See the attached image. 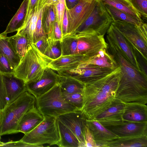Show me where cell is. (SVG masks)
Here are the masks:
<instances>
[{
  "instance_id": "f6af8a7d",
  "label": "cell",
  "mask_w": 147,
  "mask_h": 147,
  "mask_svg": "<svg viewBox=\"0 0 147 147\" xmlns=\"http://www.w3.org/2000/svg\"><path fill=\"white\" fill-rule=\"evenodd\" d=\"M59 0H46L42 6V7L55 5Z\"/></svg>"
},
{
  "instance_id": "4dcf8cb0",
  "label": "cell",
  "mask_w": 147,
  "mask_h": 147,
  "mask_svg": "<svg viewBox=\"0 0 147 147\" xmlns=\"http://www.w3.org/2000/svg\"><path fill=\"white\" fill-rule=\"evenodd\" d=\"M62 93L66 101L78 110H81L83 102V93Z\"/></svg>"
},
{
  "instance_id": "f546056e",
  "label": "cell",
  "mask_w": 147,
  "mask_h": 147,
  "mask_svg": "<svg viewBox=\"0 0 147 147\" xmlns=\"http://www.w3.org/2000/svg\"><path fill=\"white\" fill-rule=\"evenodd\" d=\"M125 104L116 98L106 109L97 115L93 119L98 120L123 113Z\"/></svg>"
},
{
  "instance_id": "83f0119b",
  "label": "cell",
  "mask_w": 147,
  "mask_h": 147,
  "mask_svg": "<svg viewBox=\"0 0 147 147\" xmlns=\"http://www.w3.org/2000/svg\"><path fill=\"white\" fill-rule=\"evenodd\" d=\"M8 38L14 51L21 59L31 44L30 40L25 35L17 34Z\"/></svg>"
},
{
  "instance_id": "7402d4cb",
  "label": "cell",
  "mask_w": 147,
  "mask_h": 147,
  "mask_svg": "<svg viewBox=\"0 0 147 147\" xmlns=\"http://www.w3.org/2000/svg\"><path fill=\"white\" fill-rule=\"evenodd\" d=\"M105 147H147V136L119 138L107 143Z\"/></svg>"
},
{
  "instance_id": "52a82bcc",
  "label": "cell",
  "mask_w": 147,
  "mask_h": 147,
  "mask_svg": "<svg viewBox=\"0 0 147 147\" xmlns=\"http://www.w3.org/2000/svg\"><path fill=\"white\" fill-rule=\"evenodd\" d=\"M111 24L116 27L144 61H147V26L142 23L139 26L118 21Z\"/></svg>"
},
{
  "instance_id": "277c9868",
  "label": "cell",
  "mask_w": 147,
  "mask_h": 147,
  "mask_svg": "<svg viewBox=\"0 0 147 147\" xmlns=\"http://www.w3.org/2000/svg\"><path fill=\"white\" fill-rule=\"evenodd\" d=\"M36 101L35 97L26 91L7 105L2 110L0 136L13 134L22 116L35 107Z\"/></svg>"
},
{
  "instance_id": "5b68a950",
  "label": "cell",
  "mask_w": 147,
  "mask_h": 147,
  "mask_svg": "<svg viewBox=\"0 0 147 147\" xmlns=\"http://www.w3.org/2000/svg\"><path fill=\"white\" fill-rule=\"evenodd\" d=\"M36 98L37 108L43 116L57 117L67 113L80 110L65 101L59 82L48 91Z\"/></svg>"
},
{
  "instance_id": "4fadbf2b",
  "label": "cell",
  "mask_w": 147,
  "mask_h": 147,
  "mask_svg": "<svg viewBox=\"0 0 147 147\" xmlns=\"http://www.w3.org/2000/svg\"><path fill=\"white\" fill-rule=\"evenodd\" d=\"M107 33L127 59L138 70L147 74L142 69L135 51L118 29L111 24Z\"/></svg>"
},
{
  "instance_id": "cb8c5ba5",
  "label": "cell",
  "mask_w": 147,
  "mask_h": 147,
  "mask_svg": "<svg viewBox=\"0 0 147 147\" xmlns=\"http://www.w3.org/2000/svg\"><path fill=\"white\" fill-rule=\"evenodd\" d=\"M60 140L59 147H80V142L73 133L57 118Z\"/></svg>"
},
{
  "instance_id": "8992f818",
  "label": "cell",
  "mask_w": 147,
  "mask_h": 147,
  "mask_svg": "<svg viewBox=\"0 0 147 147\" xmlns=\"http://www.w3.org/2000/svg\"><path fill=\"white\" fill-rule=\"evenodd\" d=\"M44 120L20 140L29 144L43 147V144L57 145L60 140L57 117L45 116Z\"/></svg>"
},
{
  "instance_id": "836d02e7",
  "label": "cell",
  "mask_w": 147,
  "mask_h": 147,
  "mask_svg": "<svg viewBox=\"0 0 147 147\" xmlns=\"http://www.w3.org/2000/svg\"><path fill=\"white\" fill-rule=\"evenodd\" d=\"M133 6L141 16L147 17V0H129Z\"/></svg>"
},
{
  "instance_id": "1f68e13d",
  "label": "cell",
  "mask_w": 147,
  "mask_h": 147,
  "mask_svg": "<svg viewBox=\"0 0 147 147\" xmlns=\"http://www.w3.org/2000/svg\"><path fill=\"white\" fill-rule=\"evenodd\" d=\"M48 45L44 54L53 60L60 57L61 55V42L48 40Z\"/></svg>"
},
{
  "instance_id": "ee69618b",
  "label": "cell",
  "mask_w": 147,
  "mask_h": 147,
  "mask_svg": "<svg viewBox=\"0 0 147 147\" xmlns=\"http://www.w3.org/2000/svg\"><path fill=\"white\" fill-rule=\"evenodd\" d=\"M80 0H65L66 8L68 9H71L78 3Z\"/></svg>"
},
{
  "instance_id": "9a60e30c",
  "label": "cell",
  "mask_w": 147,
  "mask_h": 147,
  "mask_svg": "<svg viewBox=\"0 0 147 147\" xmlns=\"http://www.w3.org/2000/svg\"><path fill=\"white\" fill-rule=\"evenodd\" d=\"M119 138L147 136V122L124 121L118 125L106 127Z\"/></svg>"
},
{
  "instance_id": "8d00e7d4",
  "label": "cell",
  "mask_w": 147,
  "mask_h": 147,
  "mask_svg": "<svg viewBox=\"0 0 147 147\" xmlns=\"http://www.w3.org/2000/svg\"><path fill=\"white\" fill-rule=\"evenodd\" d=\"M7 105L6 92L3 82L2 74L0 72V110H3Z\"/></svg>"
},
{
  "instance_id": "d6a6232c",
  "label": "cell",
  "mask_w": 147,
  "mask_h": 147,
  "mask_svg": "<svg viewBox=\"0 0 147 147\" xmlns=\"http://www.w3.org/2000/svg\"><path fill=\"white\" fill-rule=\"evenodd\" d=\"M56 21L61 31L62 20L65 9V0H59L54 5Z\"/></svg>"
},
{
  "instance_id": "ba28073f",
  "label": "cell",
  "mask_w": 147,
  "mask_h": 147,
  "mask_svg": "<svg viewBox=\"0 0 147 147\" xmlns=\"http://www.w3.org/2000/svg\"><path fill=\"white\" fill-rule=\"evenodd\" d=\"M112 21L104 5L96 0L92 11L76 32L84 31L93 34L104 36Z\"/></svg>"
},
{
  "instance_id": "8fae6325",
  "label": "cell",
  "mask_w": 147,
  "mask_h": 147,
  "mask_svg": "<svg viewBox=\"0 0 147 147\" xmlns=\"http://www.w3.org/2000/svg\"><path fill=\"white\" fill-rule=\"evenodd\" d=\"M57 118L73 133L79 140L80 147H86L84 129L87 118L81 110L67 113Z\"/></svg>"
},
{
  "instance_id": "d590c367",
  "label": "cell",
  "mask_w": 147,
  "mask_h": 147,
  "mask_svg": "<svg viewBox=\"0 0 147 147\" xmlns=\"http://www.w3.org/2000/svg\"><path fill=\"white\" fill-rule=\"evenodd\" d=\"M42 9L43 8L41 9L40 10L37 21L34 43L41 37L45 35L43 29L42 21Z\"/></svg>"
},
{
  "instance_id": "e0dca14e",
  "label": "cell",
  "mask_w": 147,
  "mask_h": 147,
  "mask_svg": "<svg viewBox=\"0 0 147 147\" xmlns=\"http://www.w3.org/2000/svg\"><path fill=\"white\" fill-rule=\"evenodd\" d=\"M86 123L97 147H105L107 143L119 138L97 120L87 119Z\"/></svg>"
},
{
  "instance_id": "74e56055",
  "label": "cell",
  "mask_w": 147,
  "mask_h": 147,
  "mask_svg": "<svg viewBox=\"0 0 147 147\" xmlns=\"http://www.w3.org/2000/svg\"><path fill=\"white\" fill-rule=\"evenodd\" d=\"M84 136L86 143V147H97L93 135L86 124L84 127Z\"/></svg>"
},
{
  "instance_id": "3957f363",
  "label": "cell",
  "mask_w": 147,
  "mask_h": 147,
  "mask_svg": "<svg viewBox=\"0 0 147 147\" xmlns=\"http://www.w3.org/2000/svg\"><path fill=\"white\" fill-rule=\"evenodd\" d=\"M53 60L42 53L34 44L31 43L15 69L14 75L26 84L35 81L41 77Z\"/></svg>"
},
{
  "instance_id": "4316f807",
  "label": "cell",
  "mask_w": 147,
  "mask_h": 147,
  "mask_svg": "<svg viewBox=\"0 0 147 147\" xmlns=\"http://www.w3.org/2000/svg\"><path fill=\"white\" fill-rule=\"evenodd\" d=\"M104 5V4H103ZM106 9L112 18L113 21H124L139 26L143 22L131 15L118 9L109 5H104Z\"/></svg>"
},
{
  "instance_id": "b9f144b4",
  "label": "cell",
  "mask_w": 147,
  "mask_h": 147,
  "mask_svg": "<svg viewBox=\"0 0 147 147\" xmlns=\"http://www.w3.org/2000/svg\"><path fill=\"white\" fill-rule=\"evenodd\" d=\"M68 25V18L67 10L65 7L62 20L61 28V32L63 37L67 34Z\"/></svg>"
},
{
  "instance_id": "6da1fadb",
  "label": "cell",
  "mask_w": 147,
  "mask_h": 147,
  "mask_svg": "<svg viewBox=\"0 0 147 147\" xmlns=\"http://www.w3.org/2000/svg\"><path fill=\"white\" fill-rule=\"evenodd\" d=\"M106 39L108 49L121 69L116 98L125 104L136 103L147 105V74L134 66L107 35Z\"/></svg>"
},
{
  "instance_id": "e575fe53",
  "label": "cell",
  "mask_w": 147,
  "mask_h": 147,
  "mask_svg": "<svg viewBox=\"0 0 147 147\" xmlns=\"http://www.w3.org/2000/svg\"><path fill=\"white\" fill-rule=\"evenodd\" d=\"M14 69L7 58L0 53V72L2 74L14 73Z\"/></svg>"
},
{
  "instance_id": "603a6c76",
  "label": "cell",
  "mask_w": 147,
  "mask_h": 147,
  "mask_svg": "<svg viewBox=\"0 0 147 147\" xmlns=\"http://www.w3.org/2000/svg\"><path fill=\"white\" fill-rule=\"evenodd\" d=\"M29 0H24L15 14L7 25L4 33L18 31L23 26L26 19Z\"/></svg>"
},
{
  "instance_id": "7c38bea8",
  "label": "cell",
  "mask_w": 147,
  "mask_h": 147,
  "mask_svg": "<svg viewBox=\"0 0 147 147\" xmlns=\"http://www.w3.org/2000/svg\"><path fill=\"white\" fill-rule=\"evenodd\" d=\"M56 72L47 67L39 79L26 84L27 91L36 98L48 91L59 82V75Z\"/></svg>"
},
{
  "instance_id": "5bb4252c",
  "label": "cell",
  "mask_w": 147,
  "mask_h": 147,
  "mask_svg": "<svg viewBox=\"0 0 147 147\" xmlns=\"http://www.w3.org/2000/svg\"><path fill=\"white\" fill-rule=\"evenodd\" d=\"M113 70L98 65H89L80 68L71 69L64 72L73 75L84 84L102 78Z\"/></svg>"
},
{
  "instance_id": "f1b7e54d",
  "label": "cell",
  "mask_w": 147,
  "mask_h": 147,
  "mask_svg": "<svg viewBox=\"0 0 147 147\" xmlns=\"http://www.w3.org/2000/svg\"><path fill=\"white\" fill-rule=\"evenodd\" d=\"M104 5L107 4L125 12L140 20V14L134 8L129 0H98Z\"/></svg>"
},
{
  "instance_id": "44dd1931",
  "label": "cell",
  "mask_w": 147,
  "mask_h": 147,
  "mask_svg": "<svg viewBox=\"0 0 147 147\" xmlns=\"http://www.w3.org/2000/svg\"><path fill=\"white\" fill-rule=\"evenodd\" d=\"M39 1L29 14L22 27L17 31V34L26 36L31 43H34L35 35L37 20L40 10Z\"/></svg>"
},
{
  "instance_id": "9c48e42d",
  "label": "cell",
  "mask_w": 147,
  "mask_h": 147,
  "mask_svg": "<svg viewBox=\"0 0 147 147\" xmlns=\"http://www.w3.org/2000/svg\"><path fill=\"white\" fill-rule=\"evenodd\" d=\"M108 48H104L88 55L84 56L78 61L62 68L57 71L64 72L89 65H96L114 70L119 67V66L113 55L108 51Z\"/></svg>"
},
{
  "instance_id": "bcb514c9",
  "label": "cell",
  "mask_w": 147,
  "mask_h": 147,
  "mask_svg": "<svg viewBox=\"0 0 147 147\" xmlns=\"http://www.w3.org/2000/svg\"><path fill=\"white\" fill-rule=\"evenodd\" d=\"M39 0V6L40 7H42V6L46 0Z\"/></svg>"
},
{
  "instance_id": "30bf717a",
  "label": "cell",
  "mask_w": 147,
  "mask_h": 147,
  "mask_svg": "<svg viewBox=\"0 0 147 147\" xmlns=\"http://www.w3.org/2000/svg\"><path fill=\"white\" fill-rule=\"evenodd\" d=\"M96 1L80 0L73 8L68 9L66 8L68 20L67 34L75 32L87 19L93 10Z\"/></svg>"
},
{
  "instance_id": "d6986e66",
  "label": "cell",
  "mask_w": 147,
  "mask_h": 147,
  "mask_svg": "<svg viewBox=\"0 0 147 147\" xmlns=\"http://www.w3.org/2000/svg\"><path fill=\"white\" fill-rule=\"evenodd\" d=\"M122 116L125 121L147 122V105L136 103L125 104Z\"/></svg>"
},
{
  "instance_id": "60d3db41",
  "label": "cell",
  "mask_w": 147,
  "mask_h": 147,
  "mask_svg": "<svg viewBox=\"0 0 147 147\" xmlns=\"http://www.w3.org/2000/svg\"><path fill=\"white\" fill-rule=\"evenodd\" d=\"M63 37L61 30L57 22L56 21L52 37L51 40H47L49 41H60L61 42Z\"/></svg>"
},
{
  "instance_id": "7bdbcfd3",
  "label": "cell",
  "mask_w": 147,
  "mask_h": 147,
  "mask_svg": "<svg viewBox=\"0 0 147 147\" xmlns=\"http://www.w3.org/2000/svg\"><path fill=\"white\" fill-rule=\"evenodd\" d=\"M38 1V0H29L27 14L25 21L27 20L30 13L34 8Z\"/></svg>"
},
{
  "instance_id": "7dc6e473",
  "label": "cell",
  "mask_w": 147,
  "mask_h": 147,
  "mask_svg": "<svg viewBox=\"0 0 147 147\" xmlns=\"http://www.w3.org/2000/svg\"><path fill=\"white\" fill-rule=\"evenodd\" d=\"M2 111L0 110V126L2 118ZM1 136L0 135V141L1 139Z\"/></svg>"
},
{
  "instance_id": "484cf974",
  "label": "cell",
  "mask_w": 147,
  "mask_h": 147,
  "mask_svg": "<svg viewBox=\"0 0 147 147\" xmlns=\"http://www.w3.org/2000/svg\"><path fill=\"white\" fill-rule=\"evenodd\" d=\"M56 21L54 5L44 7L42 9V23L44 33L48 40H51L52 37Z\"/></svg>"
},
{
  "instance_id": "ffe728a7",
  "label": "cell",
  "mask_w": 147,
  "mask_h": 147,
  "mask_svg": "<svg viewBox=\"0 0 147 147\" xmlns=\"http://www.w3.org/2000/svg\"><path fill=\"white\" fill-rule=\"evenodd\" d=\"M59 83L62 93H83L84 84L73 75L62 71H57Z\"/></svg>"
},
{
  "instance_id": "7a4b0ae2",
  "label": "cell",
  "mask_w": 147,
  "mask_h": 147,
  "mask_svg": "<svg viewBox=\"0 0 147 147\" xmlns=\"http://www.w3.org/2000/svg\"><path fill=\"white\" fill-rule=\"evenodd\" d=\"M120 77L119 66L107 76L84 84L81 111L87 119H93L114 101Z\"/></svg>"
},
{
  "instance_id": "2e32d148",
  "label": "cell",
  "mask_w": 147,
  "mask_h": 147,
  "mask_svg": "<svg viewBox=\"0 0 147 147\" xmlns=\"http://www.w3.org/2000/svg\"><path fill=\"white\" fill-rule=\"evenodd\" d=\"M2 76L7 105L27 90L25 82L14 73L2 74Z\"/></svg>"
},
{
  "instance_id": "ab89813d",
  "label": "cell",
  "mask_w": 147,
  "mask_h": 147,
  "mask_svg": "<svg viewBox=\"0 0 147 147\" xmlns=\"http://www.w3.org/2000/svg\"><path fill=\"white\" fill-rule=\"evenodd\" d=\"M34 44L38 50L44 54L48 45L47 38L46 35L41 37Z\"/></svg>"
},
{
  "instance_id": "ac0fdd59",
  "label": "cell",
  "mask_w": 147,
  "mask_h": 147,
  "mask_svg": "<svg viewBox=\"0 0 147 147\" xmlns=\"http://www.w3.org/2000/svg\"><path fill=\"white\" fill-rule=\"evenodd\" d=\"M44 117L34 107L28 110L19 121L13 134L22 132L28 133L38 125L44 119Z\"/></svg>"
},
{
  "instance_id": "d4e9b609",
  "label": "cell",
  "mask_w": 147,
  "mask_h": 147,
  "mask_svg": "<svg viewBox=\"0 0 147 147\" xmlns=\"http://www.w3.org/2000/svg\"><path fill=\"white\" fill-rule=\"evenodd\" d=\"M0 53L7 58L15 70L21 59L13 49L7 34L3 32L0 34Z\"/></svg>"
},
{
  "instance_id": "f35d334b",
  "label": "cell",
  "mask_w": 147,
  "mask_h": 147,
  "mask_svg": "<svg viewBox=\"0 0 147 147\" xmlns=\"http://www.w3.org/2000/svg\"><path fill=\"white\" fill-rule=\"evenodd\" d=\"M2 147H40L41 146L39 145L26 143L20 140L17 141H10L5 143L3 142Z\"/></svg>"
}]
</instances>
